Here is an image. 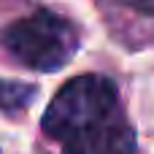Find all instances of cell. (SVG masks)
<instances>
[{
  "instance_id": "obj_1",
  "label": "cell",
  "mask_w": 154,
  "mask_h": 154,
  "mask_svg": "<svg viewBox=\"0 0 154 154\" xmlns=\"http://www.w3.org/2000/svg\"><path fill=\"white\" fill-rule=\"evenodd\" d=\"M41 127L60 143V154H138L135 130L116 84L97 73H84L62 84Z\"/></svg>"
},
{
  "instance_id": "obj_2",
  "label": "cell",
  "mask_w": 154,
  "mask_h": 154,
  "mask_svg": "<svg viewBox=\"0 0 154 154\" xmlns=\"http://www.w3.org/2000/svg\"><path fill=\"white\" fill-rule=\"evenodd\" d=\"M3 49L30 70L54 73L65 68L79 49V30L54 11H32L11 22L0 35Z\"/></svg>"
},
{
  "instance_id": "obj_3",
  "label": "cell",
  "mask_w": 154,
  "mask_h": 154,
  "mask_svg": "<svg viewBox=\"0 0 154 154\" xmlns=\"http://www.w3.org/2000/svg\"><path fill=\"white\" fill-rule=\"evenodd\" d=\"M35 97V87L32 84H22V81H8L0 79V111L5 114H19L24 111Z\"/></svg>"
},
{
  "instance_id": "obj_4",
  "label": "cell",
  "mask_w": 154,
  "mask_h": 154,
  "mask_svg": "<svg viewBox=\"0 0 154 154\" xmlns=\"http://www.w3.org/2000/svg\"><path fill=\"white\" fill-rule=\"evenodd\" d=\"M133 14H143V16H154V0H111Z\"/></svg>"
}]
</instances>
